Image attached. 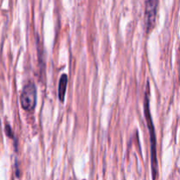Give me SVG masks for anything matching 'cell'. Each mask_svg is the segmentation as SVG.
I'll return each instance as SVG.
<instances>
[{
	"label": "cell",
	"mask_w": 180,
	"mask_h": 180,
	"mask_svg": "<svg viewBox=\"0 0 180 180\" xmlns=\"http://www.w3.org/2000/svg\"><path fill=\"white\" fill-rule=\"evenodd\" d=\"M37 103V90L34 83H28L24 86L20 95L22 108L27 112L34 111Z\"/></svg>",
	"instance_id": "cell-2"
},
{
	"label": "cell",
	"mask_w": 180,
	"mask_h": 180,
	"mask_svg": "<svg viewBox=\"0 0 180 180\" xmlns=\"http://www.w3.org/2000/svg\"><path fill=\"white\" fill-rule=\"evenodd\" d=\"M145 3V24L147 32L153 29L157 14L158 0H144Z\"/></svg>",
	"instance_id": "cell-3"
},
{
	"label": "cell",
	"mask_w": 180,
	"mask_h": 180,
	"mask_svg": "<svg viewBox=\"0 0 180 180\" xmlns=\"http://www.w3.org/2000/svg\"><path fill=\"white\" fill-rule=\"evenodd\" d=\"M144 110H145L146 120H147V127L150 131V146H151V164H152V172L153 177L155 178L157 175V157H156V140H155V128L153 125V120L151 119V114L150 112L149 106V98L146 95L145 101H144Z\"/></svg>",
	"instance_id": "cell-1"
},
{
	"label": "cell",
	"mask_w": 180,
	"mask_h": 180,
	"mask_svg": "<svg viewBox=\"0 0 180 180\" xmlns=\"http://www.w3.org/2000/svg\"><path fill=\"white\" fill-rule=\"evenodd\" d=\"M67 85H68V76L64 74L61 77L60 81H59V86H58V96H59V99L61 101L64 100Z\"/></svg>",
	"instance_id": "cell-4"
}]
</instances>
